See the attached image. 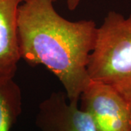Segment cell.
I'll return each instance as SVG.
<instances>
[{"mask_svg": "<svg viewBox=\"0 0 131 131\" xmlns=\"http://www.w3.org/2000/svg\"><path fill=\"white\" fill-rule=\"evenodd\" d=\"M88 73L91 81L112 87L131 103V13H108L98 26Z\"/></svg>", "mask_w": 131, "mask_h": 131, "instance_id": "cell-2", "label": "cell"}, {"mask_svg": "<svg viewBox=\"0 0 131 131\" xmlns=\"http://www.w3.org/2000/svg\"><path fill=\"white\" fill-rule=\"evenodd\" d=\"M24 0H0V81L14 79L20 58L18 12Z\"/></svg>", "mask_w": 131, "mask_h": 131, "instance_id": "cell-5", "label": "cell"}, {"mask_svg": "<svg viewBox=\"0 0 131 131\" xmlns=\"http://www.w3.org/2000/svg\"><path fill=\"white\" fill-rule=\"evenodd\" d=\"M80 101L97 131H131V103L112 87L90 81Z\"/></svg>", "mask_w": 131, "mask_h": 131, "instance_id": "cell-3", "label": "cell"}, {"mask_svg": "<svg viewBox=\"0 0 131 131\" xmlns=\"http://www.w3.org/2000/svg\"><path fill=\"white\" fill-rule=\"evenodd\" d=\"M82 0H66V5L68 9L71 11H74L80 5Z\"/></svg>", "mask_w": 131, "mask_h": 131, "instance_id": "cell-7", "label": "cell"}, {"mask_svg": "<svg viewBox=\"0 0 131 131\" xmlns=\"http://www.w3.org/2000/svg\"><path fill=\"white\" fill-rule=\"evenodd\" d=\"M58 0H24L18 12L20 58L43 66L61 82L70 102L78 103L91 80L88 73L98 26L93 20L71 21L55 8Z\"/></svg>", "mask_w": 131, "mask_h": 131, "instance_id": "cell-1", "label": "cell"}, {"mask_svg": "<svg viewBox=\"0 0 131 131\" xmlns=\"http://www.w3.org/2000/svg\"><path fill=\"white\" fill-rule=\"evenodd\" d=\"M22 112L21 90L13 79L0 81V131H11Z\"/></svg>", "mask_w": 131, "mask_h": 131, "instance_id": "cell-6", "label": "cell"}, {"mask_svg": "<svg viewBox=\"0 0 131 131\" xmlns=\"http://www.w3.org/2000/svg\"><path fill=\"white\" fill-rule=\"evenodd\" d=\"M36 125L41 131H97L89 114L63 91L52 93L39 103Z\"/></svg>", "mask_w": 131, "mask_h": 131, "instance_id": "cell-4", "label": "cell"}]
</instances>
